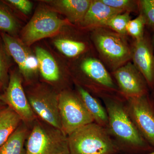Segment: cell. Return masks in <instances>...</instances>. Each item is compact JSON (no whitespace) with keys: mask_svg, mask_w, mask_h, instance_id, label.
Returning a JSON list of instances; mask_svg holds the SVG:
<instances>
[{"mask_svg":"<svg viewBox=\"0 0 154 154\" xmlns=\"http://www.w3.org/2000/svg\"><path fill=\"white\" fill-rule=\"evenodd\" d=\"M90 30V38L96 54L112 72L131 60L132 46L126 36L104 27Z\"/></svg>","mask_w":154,"mask_h":154,"instance_id":"obj_1","label":"cell"},{"mask_svg":"<svg viewBox=\"0 0 154 154\" xmlns=\"http://www.w3.org/2000/svg\"><path fill=\"white\" fill-rule=\"evenodd\" d=\"M70 154H114L116 147L103 127L91 123L68 136Z\"/></svg>","mask_w":154,"mask_h":154,"instance_id":"obj_2","label":"cell"},{"mask_svg":"<svg viewBox=\"0 0 154 154\" xmlns=\"http://www.w3.org/2000/svg\"><path fill=\"white\" fill-rule=\"evenodd\" d=\"M27 139L25 154H70L68 136L44 122L34 123Z\"/></svg>","mask_w":154,"mask_h":154,"instance_id":"obj_3","label":"cell"},{"mask_svg":"<svg viewBox=\"0 0 154 154\" xmlns=\"http://www.w3.org/2000/svg\"><path fill=\"white\" fill-rule=\"evenodd\" d=\"M105 102L108 125L113 134L122 142L133 147L143 149L146 148L145 140L122 104L112 99H106Z\"/></svg>","mask_w":154,"mask_h":154,"instance_id":"obj_4","label":"cell"},{"mask_svg":"<svg viewBox=\"0 0 154 154\" xmlns=\"http://www.w3.org/2000/svg\"><path fill=\"white\" fill-rule=\"evenodd\" d=\"M72 25L68 19H60L54 11L41 8L23 28L21 40L29 46L40 39L54 36L63 27Z\"/></svg>","mask_w":154,"mask_h":154,"instance_id":"obj_5","label":"cell"},{"mask_svg":"<svg viewBox=\"0 0 154 154\" xmlns=\"http://www.w3.org/2000/svg\"><path fill=\"white\" fill-rule=\"evenodd\" d=\"M58 105L62 130L67 136L94 122L79 96L72 91L59 94Z\"/></svg>","mask_w":154,"mask_h":154,"instance_id":"obj_6","label":"cell"},{"mask_svg":"<svg viewBox=\"0 0 154 154\" xmlns=\"http://www.w3.org/2000/svg\"><path fill=\"white\" fill-rule=\"evenodd\" d=\"M27 96L35 114L45 123L62 130L59 94L46 86L38 85L30 90Z\"/></svg>","mask_w":154,"mask_h":154,"instance_id":"obj_7","label":"cell"},{"mask_svg":"<svg viewBox=\"0 0 154 154\" xmlns=\"http://www.w3.org/2000/svg\"><path fill=\"white\" fill-rule=\"evenodd\" d=\"M79 68L96 92H114L118 90L107 67L96 53L83 58Z\"/></svg>","mask_w":154,"mask_h":154,"instance_id":"obj_8","label":"cell"},{"mask_svg":"<svg viewBox=\"0 0 154 154\" xmlns=\"http://www.w3.org/2000/svg\"><path fill=\"white\" fill-rule=\"evenodd\" d=\"M127 99L131 120L143 137L154 146V108L147 94Z\"/></svg>","mask_w":154,"mask_h":154,"instance_id":"obj_9","label":"cell"},{"mask_svg":"<svg viewBox=\"0 0 154 154\" xmlns=\"http://www.w3.org/2000/svg\"><path fill=\"white\" fill-rule=\"evenodd\" d=\"M2 101L18 114L22 121L30 122L35 119V113L31 108L22 85L20 75L13 72L3 95Z\"/></svg>","mask_w":154,"mask_h":154,"instance_id":"obj_10","label":"cell"},{"mask_svg":"<svg viewBox=\"0 0 154 154\" xmlns=\"http://www.w3.org/2000/svg\"><path fill=\"white\" fill-rule=\"evenodd\" d=\"M1 38L7 51L18 65L20 73L26 79L34 76L38 69L36 55L22 41L14 36L1 33Z\"/></svg>","mask_w":154,"mask_h":154,"instance_id":"obj_11","label":"cell"},{"mask_svg":"<svg viewBox=\"0 0 154 154\" xmlns=\"http://www.w3.org/2000/svg\"><path fill=\"white\" fill-rule=\"evenodd\" d=\"M119 92L126 98L147 94V84L132 62H128L112 72Z\"/></svg>","mask_w":154,"mask_h":154,"instance_id":"obj_12","label":"cell"},{"mask_svg":"<svg viewBox=\"0 0 154 154\" xmlns=\"http://www.w3.org/2000/svg\"><path fill=\"white\" fill-rule=\"evenodd\" d=\"M131 60L148 86L154 88V54L151 43L146 36L144 35L140 39L134 40L132 46Z\"/></svg>","mask_w":154,"mask_h":154,"instance_id":"obj_13","label":"cell"},{"mask_svg":"<svg viewBox=\"0 0 154 154\" xmlns=\"http://www.w3.org/2000/svg\"><path fill=\"white\" fill-rule=\"evenodd\" d=\"M123 12L111 8L101 0H93L80 26L85 29H91L104 27L112 17Z\"/></svg>","mask_w":154,"mask_h":154,"instance_id":"obj_14","label":"cell"},{"mask_svg":"<svg viewBox=\"0 0 154 154\" xmlns=\"http://www.w3.org/2000/svg\"><path fill=\"white\" fill-rule=\"evenodd\" d=\"M92 0H54L46 1L50 5L63 14L71 24L80 25Z\"/></svg>","mask_w":154,"mask_h":154,"instance_id":"obj_15","label":"cell"},{"mask_svg":"<svg viewBox=\"0 0 154 154\" xmlns=\"http://www.w3.org/2000/svg\"><path fill=\"white\" fill-rule=\"evenodd\" d=\"M35 55L38 69L44 79L49 82L58 81L60 79V71L52 56L46 50L39 47H36Z\"/></svg>","mask_w":154,"mask_h":154,"instance_id":"obj_16","label":"cell"},{"mask_svg":"<svg viewBox=\"0 0 154 154\" xmlns=\"http://www.w3.org/2000/svg\"><path fill=\"white\" fill-rule=\"evenodd\" d=\"M77 90L79 96L96 123L103 127L108 125L107 111L99 101L82 86L77 85Z\"/></svg>","mask_w":154,"mask_h":154,"instance_id":"obj_17","label":"cell"},{"mask_svg":"<svg viewBox=\"0 0 154 154\" xmlns=\"http://www.w3.org/2000/svg\"><path fill=\"white\" fill-rule=\"evenodd\" d=\"M22 121L18 114L8 106L0 110V147L19 127Z\"/></svg>","mask_w":154,"mask_h":154,"instance_id":"obj_18","label":"cell"},{"mask_svg":"<svg viewBox=\"0 0 154 154\" xmlns=\"http://www.w3.org/2000/svg\"><path fill=\"white\" fill-rule=\"evenodd\" d=\"M54 43L62 54L70 58L79 57L89 51L91 48L89 42L74 38H58Z\"/></svg>","mask_w":154,"mask_h":154,"instance_id":"obj_19","label":"cell"},{"mask_svg":"<svg viewBox=\"0 0 154 154\" xmlns=\"http://www.w3.org/2000/svg\"><path fill=\"white\" fill-rule=\"evenodd\" d=\"M20 125L0 147V154H24V143L28 131L26 127Z\"/></svg>","mask_w":154,"mask_h":154,"instance_id":"obj_20","label":"cell"},{"mask_svg":"<svg viewBox=\"0 0 154 154\" xmlns=\"http://www.w3.org/2000/svg\"><path fill=\"white\" fill-rule=\"evenodd\" d=\"M19 30V24L15 17L8 10L0 5V30L14 36Z\"/></svg>","mask_w":154,"mask_h":154,"instance_id":"obj_21","label":"cell"},{"mask_svg":"<svg viewBox=\"0 0 154 154\" xmlns=\"http://www.w3.org/2000/svg\"><path fill=\"white\" fill-rule=\"evenodd\" d=\"M131 19L130 13L128 12L118 14L110 19L105 24L104 28H109L116 33L126 36L127 35V25Z\"/></svg>","mask_w":154,"mask_h":154,"instance_id":"obj_22","label":"cell"},{"mask_svg":"<svg viewBox=\"0 0 154 154\" xmlns=\"http://www.w3.org/2000/svg\"><path fill=\"white\" fill-rule=\"evenodd\" d=\"M11 56L7 51L2 40L0 39V89L8 84Z\"/></svg>","mask_w":154,"mask_h":154,"instance_id":"obj_23","label":"cell"},{"mask_svg":"<svg viewBox=\"0 0 154 154\" xmlns=\"http://www.w3.org/2000/svg\"><path fill=\"white\" fill-rule=\"evenodd\" d=\"M146 25L144 17L140 14L135 19H131L126 26L127 34L132 36L134 40L140 39L144 36V30Z\"/></svg>","mask_w":154,"mask_h":154,"instance_id":"obj_24","label":"cell"},{"mask_svg":"<svg viewBox=\"0 0 154 154\" xmlns=\"http://www.w3.org/2000/svg\"><path fill=\"white\" fill-rule=\"evenodd\" d=\"M102 2L111 8L122 12L128 13H138V2L133 0H101Z\"/></svg>","mask_w":154,"mask_h":154,"instance_id":"obj_25","label":"cell"},{"mask_svg":"<svg viewBox=\"0 0 154 154\" xmlns=\"http://www.w3.org/2000/svg\"><path fill=\"white\" fill-rule=\"evenodd\" d=\"M138 2L140 14L144 17L146 25L154 28V0H140Z\"/></svg>","mask_w":154,"mask_h":154,"instance_id":"obj_26","label":"cell"},{"mask_svg":"<svg viewBox=\"0 0 154 154\" xmlns=\"http://www.w3.org/2000/svg\"><path fill=\"white\" fill-rule=\"evenodd\" d=\"M7 2L23 14H29L32 11V3L28 0H8Z\"/></svg>","mask_w":154,"mask_h":154,"instance_id":"obj_27","label":"cell"},{"mask_svg":"<svg viewBox=\"0 0 154 154\" xmlns=\"http://www.w3.org/2000/svg\"><path fill=\"white\" fill-rule=\"evenodd\" d=\"M5 104L4 102L2 101V99H1V97H0V110L2 109L3 108H4V105H5Z\"/></svg>","mask_w":154,"mask_h":154,"instance_id":"obj_28","label":"cell"},{"mask_svg":"<svg viewBox=\"0 0 154 154\" xmlns=\"http://www.w3.org/2000/svg\"><path fill=\"white\" fill-rule=\"evenodd\" d=\"M153 45L154 46V31L153 36Z\"/></svg>","mask_w":154,"mask_h":154,"instance_id":"obj_29","label":"cell"},{"mask_svg":"<svg viewBox=\"0 0 154 154\" xmlns=\"http://www.w3.org/2000/svg\"><path fill=\"white\" fill-rule=\"evenodd\" d=\"M147 154H154V151L151 152L149 153H148Z\"/></svg>","mask_w":154,"mask_h":154,"instance_id":"obj_30","label":"cell"},{"mask_svg":"<svg viewBox=\"0 0 154 154\" xmlns=\"http://www.w3.org/2000/svg\"></svg>","mask_w":154,"mask_h":154,"instance_id":"obj_31","label":"cell"}]
</instances>
